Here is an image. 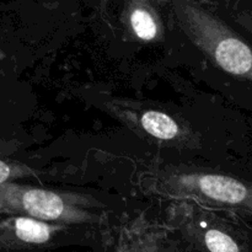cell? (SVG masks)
Wrapping results in <instances>:
<instances>
[{
  "mask_svg": "<svg viewBox=\"0 0 252 252\" xmlns=\"http://www.w3.org/2000/svg\"><path fill=\"white\" fill-rule=\"evenodd\" d=\"M27 170H25L24 167H17V166H11L7 162L1 161L0 160V185L4 184L5 181H7L9 179H11L12 176H17V175H25L27 174Z\"/></svg>",
  "mask_w": 252,
  "mask_h": 252,
  "instance_id": "9c48e42d",
  "label": "cell"
},
{
  "mask_svg": "<svg viewBox=\"0 0 252 252\" xmlns=\"http://www.w3.org/2000/svg\"><path fill=\"white\" fill-rule=\"evenodd\" d=\"M175 21L187 38L218 68L252 81V46L221 17L189 0L171 2Z\"/></svg>",
  "mask_w": 252,
  "mask_h": 252,
  "instance_id": "6da1fadb",
  "label": "cell"
},
{
  "mask_svg": "<svg viewBox=\"0 0 252 252\" xmlns=\"http://www.w3.org/2000/svg\"><path fill=\"white\" fill-rule=\"evenodd\" d=\"M11 226L15 238L27 245H43L49 243L63 228V225L48 224L29 217L15 218Z\"/></svg>",
  "mask_w": 252,
  "mask_h": 252,
  "instance_id": "ba28073f",
  "label": "cell"
},
{
  "mask_svg": "<svg viewBox=\"0 0 252 252\" xmlns=\"http://www.w3.org/2000/svg\"><path fill=\"white\" fill-rule=\"evenodd\" d=\"M0 206L29 218L46 223L53 221L59 225L94 224L100 220V216L91 211L98 206V202L90 196L73 192L30 186H1Z\"/></svg>",
  "mask_w": 252,
  "mask_h": 252,
  "instance_id": "3957f363",
  "label": "cell"
},
{
  "mask_svg": "<svg viewBox=\"0 0 252 252\" xmlns=\"http://www.w3.org/2000/svg\"><path fill=\"white\" fill-rule=\"evenodd\" d=\"M117 252H176V249L161 228L135 221L123 230Z\"/></svg>",
  "mask_w": 252,
  "mask_h": 252,
  "instance_id": "52a82bcc",
  "label": "cell"
},
{
  "mask_svg": "<svg viewBox=\"0 0 252 252\" xmlns=\"http://www.w3.org/2000/svg\"><path fill=\"white\" fill-rule=\"evenodd\" d=\"M235 21L252 36V14L246 11L238 12L235 14Z\"/></svg>",
  "mask_w": 252,
  "mask_h": 252,
  "instance_id": "30bf717a",
  "label": "cell"
},
{
  "mask_svg": "<svg viewBox=\"0 0 252 252\" xmlns=\"http://www.w3.org/2000/svg\"><path fill=\"white\" fill-rule=\"evenodd\" d=\"M122 22L127 34L140 43L164 39L165 27L157 4L149 0H133L126 4Z\"/></svg>",
  "mask_w": 252,
  "mask_h": 252,
  "instance_id": "8992f818",
  "label": "cell"
},
{
  "mask_svg": "<svg viewBox=\"0 0 252 252\" xmlns=\"http://www.w3.org/2000/svg\"><path fill=\"white\" fill-rule=\"evenodd\" d=\"M152 189L175 201L252 214V182L229 175L203 170H167L154 177Z\"/></svg>",
  "mask_w": 252,
  "mask_h": 252,
  "instance_id": "7a4b0ae2",
  "label": "cell"
},
{
  "mask_svg": "<svg viewBox=\"0 0 252 252\" xmlns=\"http://www.w3.org/2000/svg\"><path fill=\"white\" fill-rule=\"evenodd\" d=\"M106 107L121 122L139 134L179 147L194 148L198 145V137L189 123L165 111L118 100L110 101L106 103Z\"/></svg>",
  "mask_w": 252,
  "mask_h": 252,
  "instance_id": "5b68a950",
  "label": "cell"
},
{
  "mask_svg": "<svg viewBox=\"0 0 252 252\" xmlns=\"http://www.w3.org/2000/svg\"><path fill=\"white\" fill-rule=\"evenodd\" d=\"M170 221L186 241L201 252H252L248 236L213 208L189 201H176Z\"/></svg>",
  "mask_w": 252,
  "mask_h": 252,
  "instance_id": "277c9868",
  "label": "cell"
}]
</instances>
